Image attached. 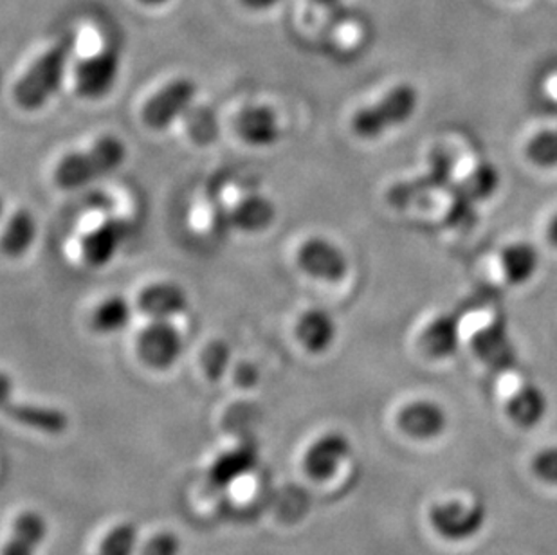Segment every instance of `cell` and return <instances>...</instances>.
<instances>
[{"mask_svg":"<svg viewBox=\"0 0 557 555\" xmlns=\"http://www.w3.org/2000/svg\"><path fill=\"white\" fill-rule=\"evenodd\" d=\"M76 49V35L67 33L29 65L13 85V100L27 112L40 111L62 87Z\"/></svg>","mask_w":557,"mask_h":555,"instance_id":"obj_1","label":"cell"},{"mask_svg":"<svg viewBox=\"0 0 557 555\" xmlns=\"http://www.w3.org/2000/svg\"><path fill=\"white\" fill-rule=\"evenodd\" d=\"M126 145L117 136H103L79 152L60 159L54 168V183L63 189H76L106 177L125 163Z\"/></svg>","mask_w":557,"mask_h":555,"instance_id":"obj_2","label":"cell"},{"mask_svg":"<svg viewBox=\"0 0 557 555\" xmlns=\"http://www.w3.org/2000/svg\"><path fill=\"white\" fill-rule=\"evenodd\" d=\"M419 90L411 84H399L373 101L372 106L363 107L352 115V131L364 141H373L386 136L389 131L405 125L416 115L419 109Z\"/></svg>","mask_w":557,"mask_h":555,"instance_id":"obj_3","label":"cell"},{"mask_svg":"<svg viewBox=\"0 0 557 555\" xmlns=\"http://www.w3.org/2000/svg\"><path fill=\"white\" fill-rule=\"evenodd\" d=\"M430 523L442 540L451 543L473 540L487 523V508L484 503L449 499L435 503L430 508Z\"/></svg>","mask_w":557,"mask_h":555,"instance_id":"obj_4","label":"cell"},{"mask_svg":"<svg viewBox=\"0 0 557 555\" xmlns=\"http://www.w3.org/2000/svg\"><path fill=\"white\" fill-rule=\"evenodd\" d=\"M139 361L156 372L175 367L185 351V340L180 329L166 320H150L136 340Z\"/></svg>","mask_w":557,"mask_h":555,"instance_id":"obj_5","label":"cell"},{"mask_svg":"<svg viewBox=\"0 0 557 555\" xmlns=\"http://www.w3.org/2000/svg\"><path fill=\"white\" fill-rule=\"evenodd\" d=\"M197 84L189 78H175L148 98L141 120L152 131H164L188 111L197 98Z\"/></svg>","mask_w":557,"mask_h":555,"instance_id":"obj_6","label":"cell"},{"mask_svg":"<svg viewBox=\"0 0 557 555\" xmlns=\"http://www.w3.org/2000/svg\"><path fill=\"white\" fill-rule=\"evenodd\" d=\"M296 263L307 276L329 283L342 282L350 269L348 257L342 247L325 236L307 238L298 247Z\"/></svg>","mask_w":557,"mask_h":555,"instance_id":"obj_7","label":"cell"},{"mask_svg":"<svg viewBox=\"0 0 557 555\" xmlns=\"http://www.w3.org/2000/svg\"><path fill=\"white\" fill-rule=\"evenodd\" d=\"M120 57L112 49L84 58L74 67V87L85 100L106 98L117 82Z\"/></svg>","mask_w":557,"mask_h":555,"instance_id":"obj_8","label":"cell"},{"mask_svg":"<svg viewBox=\"0 0 557 555\" xmlns=\"http://www.w3.org/2000/svg\"><path fill=\"white\" fill-rule=\"evenodd\" d=\"M352 455V442L339 431L315 439L304 455V469L314 482H329Z\"/></svg>","mask_w":557,"mask_h":555,"instance_id":"obj_9","label":"cell"},{"mask_svg":"<svg viewBox=\"0 0 557 555\" xmlns=\"http://www.w3.org/2000/svg\"><path fill=\"white\" fill-rule=\"evenodd\" d=\"M447 424L449 417L446 409L430 398L408 403L397 414L399 430L413 441L428 442L438 439L447 430Z\"/></svg>","mask_w":557,"mask_h":555,"instance_id":"obj_10","label":"cell"},{"mask_svg":"<svg viewBox=\"0 0 557 555\" xmlns=\"http://www.w3.org/2000/svg\"><path fill=\"white\" fill-rule=\"evenodd\" d=\"M473 350L480 361L496 372H507L518 362L515 343L502 320L491 321L473 335Z\"/></svg>","mask_w":557,"mask_h":555,"instance_id":"obj_11","label":"cell"},{"mask_svg":"<svg viewBox=\"0 0 557 555\" xmlns=\"http://www.w3.org/2000/svg\"><path fill=\"white\" fill-rule=\"evenodd\" d=\"M126 236H128V224L122 219H109V221L101 222L98 227L89 231L82 238L79 251H82L84 262L90 268H106L116 257Z\"/></svg>","mask_w":557,"mask_h":555,"instance_id":"obj_12","label":"cell"},{"mask_svg":"<svg viewBox=\"0 0 557 555\" xmlns=\"http://www.w3.org/2000/svg\"><path fill=\"white\" fill-rule=\"evenodd\" d=\"M137 309L148 320L172 321L188 309V294L180 283L153 282L137 296Z\"/></svg>","mask_w":557,"mask_h":555,"instance_id":"obj_13","label":"cell"},{"mask_svg":"<svg viewBox=\"0 0 557 555\" xmlns=\"http://www.w3.org/2000/svg\"><path fill=\"white\" fill-rule=\"evenodd\" d=\"M235 128L243 141L251 147H271L282 136L278 114L273 107L263 103H249L237 114Z\"/></svg>","mask_w":557,"mask_h":555,"instance_id":"obj_14","label":"cell"},{"mask_svg":"<svg viewBox=\"0 0 557 555\" xmlns=\"http://www.w3.org/2000/svg\"><path fill=\"white\" fill-rule=\"evenodd\" d=\"M2 409L16 424L26 425L35 431H42L48 435H62L69 430V415L60 408L53 406H42V404L16 403L10 400V397L2 398Z\"/></svg>","mask_w":557,"mask_h":555,"instance_id":"obj_15","label":"cell"},{"mask_svg":"<svg viewBox=\"0 0 557 555\" xmlns=\"http://www.w3.org/2000/svg\"><path fill=\"white\" fill-rule=\"evenodd\" d=\"M257 466V445L243 442L216 456L208 471V480L215 489L232 488L233 483L251 474Z\"/></svg>","mask_w":557,"mask_h":555,"instance_id":"obj_16","label":"cell"},{"mask_svg":"<svg viewBox=\"0 0 557 555\" xmlns=\"http://www.w3.org/2000/svg\"><path fill=\"white\" fill-rule=\"evenodd\" d=\"M295 334L310 356H323L336 343V320L325 309L306 310L296 321Z\"/></svg>","mask_w":557,"mask_h":555,"instance_id":"obj_17","label":"cell"},{"mask_svg":"<svg viewBox=\"0 0 557 555\" xmlns=\"http://www.w3.org/2000/svg\"><path fill=\"white\" fill-rule=\"evenodd\" d=\"M48 519L38 510H24L13 519L11 534L5 541L2 555H37L48 540Z\"/></svg>","mask_w":557,"mask_h":555,"instance_id":"obj_18","label":"cell"},{"mask_svg":"<svg viewBox=\"0 0 557 555\" xmlns=\"http://www.w3.org/2000/svg\"><path fill=\"white\" fill-rule=\"evenodd\" d=\"M507 414L521 430H532L542 424L548 414L547 393L536 384H523L509 398Z\"/></svg>","mask_w":557,"mask_h":555,"instance_id":"obj_19","label":"cell"},{"mask_svg":"<svg viewBox=\"0 0 557 555\" xmlns=\"http://www.w3.org/2000/svg\"><path fill=\"white\" fill-rule=\"evenodd\" d=\"M460 320L455 314L436 316L421 335V348L433 359L455 356L460 346Z\"/></svg>","mask_w":557,"mask_h":555,"instance_id":"obj_20","label":"cell"},{"mask_svg":"<svg viewBox=\"0 0 557 555\" xmlns=\"http://www.w3.org/2000/svg\"><path fill=\"white\" fill-rule=\"evenodd\" d=\"M499 266L507 282L512 285H525L540 271L542 257L536 246H532L529 242H515L504 247V251L499 255Z\"/></svg>","mask_w":557,"mask_h":555,"instance_id":"obj_21","label":"cell"},{"mask_svg":"<svg viewBox=\"0 0 557 555\" xmlns=\"http://www.w3.org/2000/svg\"><path fill=\"white\" fill-rule=\"evenodd\" d=\"M37 219L29 210H16L5 224L2 235V251L5 257L18 258L26 255L37 240Z\"/></svg>","mask_w":557,"mask_h":555,"instance_id":"obj_22","label":"cell"},{"mask_svg":"<svg viewBox=\"0 0 557 555\" xmlns=\"http://www.w3.org/2000/svg\"><path fill=\"white\" fill-rule=\"evenodd\" d=\"M274 215L276 210L271 200L263 195H249L233 210V224L246 233H260L273 224Z\"/></svg>","mask_w":557,"mask_h":555,"instance_id":"obj_23","label":"cell"},{"mask_svg":"<svg viewBox=\"0 0 557 555\" xmlns=\"http://www.w3.org/2000/svg\"><path fill=\"white\" fill-rule=\"evenodd\" d=\"M132 307L122 294L103 299L92 312V326L101 334H114L131 323Z\"/></svg>","mask_w":557,"mask_h":555,"instance_id":"obj_24","label":"cell"},{"mask_svg":"<svg viewBox=\"0 0 557 555\" xmlns=\"http://www.w3.org/2000/svg\"><path fill=\"white\" fill-rule=\"evenodd\" d=\"M139 529L136 523L125 521V523L112 527L98 546V555H137L141 548L139 540Z\"/></svg>","mask_w":557,"mask_h":555,"instance_id":"obj_25","label":"cell"},{"mask_svg":"<svg viewBox=\"0 0 557 555\" xmlns=\"http://www.w3.org/2000/svg\"><path fill=\"white\" fill-rule=\"evenodd\" d=\"M233 350L224 340H211L200 351V367L210 383H221L232 368Z\"/></svg>","mask_w":557,"mask_h":555,"instance_id":"obj_26","label":"cell"},{"mask_svg":"<svg viewBox=\"0 0 557 555\" xmlns=\"http://www.w3.org/2000/svg\"><path fill=\"white\" fill-rule=\"evenodd\" d=\"M527 158L540 168H557V128L534 134L527 143Z\"/></svg>","mask_w":557,"mask_h":555,"instance_id":"obj_27","label":"cell"},{"mask_svg":"<svg viewBox=\"0 0 557 555\" xmlns=\"http://www.w3.org/2000/svg\"><path fill=\"white\" fill-rule=\"evenodd\" d=\"M499 181L502 178H499L498 168L495 164L480 163L466 181V188L469 189V194L473 195L474 199H491L498 192Z\"/></svg>","mask_w":557,"mask_h":555,"instance_id":"obj_28","label":"cell"},{"mask_svg":"<svg viewBox=\"0 0 557 555\" xmlns=\"http://www.w3.org/2000/svg\"><path fill=\"white\" fill-rule=\"evenodd\" d=\"M181 552H183V541L180 535L170 530H161L141 543L137 555H181Z\"/></svg>","mask_w":557,"mask_h":555,"instance_id":"obj_29","label":"cell"},{"mask_svg":"<svg viewBox=\"0 0 557 555\" xmlns=\"http://www.w3.org/2000/svg\"><path fill=\"white\" fill-rule=\"evenodd\" d=\"M532 471L543 483L557 488V445L545 447L534 456Z\"/></svg>","mask_w":557,"mask_h":555,"instance_id":"obj_30","label":"cell"},{"mask_svg":"<svg viewBox=\"0 0 557 555\" xmlns=\"http://www.w3.org/2000/svg\"><path fill=\"white\" fill-rule=\"evenodd\" d=\"M233 378H235V383L240 388H252L260 381V372H258V368L252 362L243 361L238 362L235 370H233Z\"/></svg>","mask_w":557,"mask_h":555,"instance_id":"obj_31","label":"cell"},{"mask_svg":"<svg viewBox=\"0 0 557 555\" xmlns=\"http://www.w3.org/2000/svg\"><path fill=\"white\" fill-rule=\"evenodd\" d=\"M246 8L252 11L271 10L273 5L278 4L280 0H240Z\"/></svg>","mask_w":557,"mask_h":555,"instance_id":"obj_32","label":"cell"},{"mask_svg":"<svg viewBox=\"0 0 557 555\" xmlns=\"http://www.w3.org/2000/svg\"><path fill=\"white\" fill-rule=\"evenodd\" d=\"M547 238L557 249V213L553 217V219H550V222H548Z\"/></svg>","mask_w":557,"mask_h":555,"instance_id":"obj_33","label":"cell"},{"mask_svg":"<svg viewBox=\"0 0 557 555\" xmlns=\"http://www.w3.org/2000/svg\"><path fill=\"white\" fill-rule=\"evenodd\" d=\"M312 4L323 5V8H332V5H336L339 0H310Z\"/></svg>","mask_w":557,"mask_h":555,"instance_id":"obj_34","label":"cell"},{"mask_svg":"<svg viewBox=\"0 0 557 555\" xmlns=\"http://www.w3.org/2000/svg\"><path fill=\"white\" fill-rule=\"evenodd\" d=\"M139 2L145 5H161L166 4L169 0H139Z\"/></svg>","mask_w":557,"mask_h":555,"instance_id":"obj_35","label":"cell"}]
</instances>
